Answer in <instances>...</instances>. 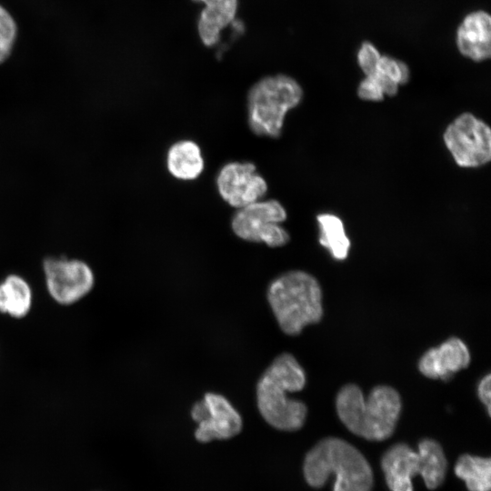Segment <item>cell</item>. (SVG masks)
Here are the masks:
<instances>
[{
  "label": "cell",
  "mask_w": 491,
  "mask_h": 491,
  "mask_svg": "<svg viewBox=\"0 0 491 491\" xmlns=\"http://www.w3.org/2000/svg\"><path fill=\"white\" fill-rule=\"evenodd\" d=\"M306 385V374L294 356H278L260 376L256 386L258 410L273 427L295 431L305 423L307 408L298 400L287 396Z\"/></svg>",
  "instance_id": "6da1fadb"
},
{
  "label": "cell",
  "mask_w": 491,
  "mask_h": 491,
  "mask_svg": "<svg viewBox=\"0 0 491 491\" xmlns=\"http://www.w3.org/2000/svg\"><path fill=\"white\" fill-rule=\"evenodd\" d=\"M335 476L333 491H371L372 468L363 454L348 442L326 437L313 446L304 461V476L313 487L326 484Z\"/></svg>",
  "instance_id": "3957f363"
},
{
  "label": "cell",
  "mask_w": 491,
  "mask_h": 491,
  "mask_svg": "<svg viewBox=\"0 0 491 491\" xmlns=\"http://www.w3.org/2000/svg\"><path fill=\"white\" fill-rule=\"evenodd\" d=\"M192 418L198 424L195 432L197 441L229 439L242 429V418L230 402L222 395L206 393L191 410Z\"/></svg>",
  "instance_id": "30bf717a"
},
{
  "label": "cell",
  "mask_w": 491,
  "mask_h": 491,
  "mask_svg": "<svg viewBox=\"0 0 491 491\" xmlns=\"http://www.w3.org/2000/svg\"><path fill=\"white\" fill-rule=\"evenodd\" d=\"M205 6L198 20V33L204 45L217 43L220 34L235 17L238 0H194Z\"/></svg>",
  "instance_id": "5bb4252c"
},
{
  "label": "cell",
  "mask_w": 491,
  "mask_h": 491,
  "mask_svg": "<svg viewBox=\"0 0 491 491\" xmlns=\"http://www.w3.org/2000/svg\"><path fill=\"white\" fill-rule=\"evenodd\" d=\"M477 396L479 400L486 406L488 415L491 414V376L486 375L478 383Z\"/></svg>",
  "instance_id": "603a6c76"
},
{
  "label": "cell",
  "mask_w": 491,
  "mask_h": 491,
  "mask_svg": "<svg viewBox=\"0 0 491 491\" xmlns=\"http://www.w3.org/2000/svg\"><path fill=\"white\" fill-rule=\"evenodd\" d=\"M286 219V209L278 201L258 200L239 208L233 217L232 229L244 240L278 247L289 241L288 233L280 225Z\"/></svg>",
  "instance_id": "52a82bcc"
},
{
  "label": "cell",
  "mask_w": 491,
  "mask_h": 491,
  "mask_svg": "<svg viewBox=\"0 0 491 491\" xmlns=\"http://www.w3.org/2000/svg\"><path fill=\"white\" fill-rule=\"evenodd\" d=\"M366 76L378 84L385 95L393 96L397 94L400 85L408 82L410 71L404 62L387 55H381L375 72Z\"/></svg>",
  "instance_id": "d6986e66"
},
{
  "label": "cell",
  "mask_w": 491,
  "mask_h": 491,
  "mask_svg": "<svg viewBox=\"0 0 491 491\" xmlns=\"http://www.w3.org/2000/svg\"><path fill=\"white\" fill-rule=\"evenodd\" d=\"M166 163L170 174L181 180L195 179L204 169L201 150L190 140L174 144L168 150Z\"/></svg>",
  "instance_id": "9a60e30c"
},
{
  "label": "cell",
  "mask_w": 491,
  "mask_h": 491,
  "mask_svg": "<svg viewBox=\"0 0 491 491\" xmlns=\"http://www.w3.org/2000/svg\"><path fill=\"white\" fill-rule=\"evenodd\" d=\"M381 57L376 47L370 42H364L357 52V63L366 76L372 75Z\"/></svg>",
  "instance_id": "44dd1931"
},
{
  "label": "cell",
  "mask_w": 491,
  "mask_h": 491,
  "mask_svg": "<svg viewBox=\"0 0 491 491\" xmlns=\"http://www.w3.org/2000/svg\"><path fill=\"white\" fill-rule=\"evenodd\" d=\"M267 300L281 330L289 336L299 335L323 316L320 285L304 271H289L274 279L267 288Z\"/></svg>",
  "instance_id": "277c9868"
},
{
  "label": "cell",
  "mask_w": 491,
  "mask_h": 491,
  "mask_svg": "<svg viewBox=\"0 0 491 491\" xmlns=\"http://www.w3.org/2000/svg\"><path fill=\"white\" fill-rule=\"evenodd\" d=\"M471 360L467 346L458 337H450L436 347L428 349L418 361L420 373L431 379L447 381L466 368Z\"/></svg>",
  "instance_id": "7c38bea8"
},
{
  "label": "cell",
  "mask_w": 491,
  "mask_h": 491,
  "mask_svg": "<svg viewBox=\"0 0 491 491\" xmlns=\"http://www.w3.org/2000/svg\"><path fill=\"white\" fill-rule=\"evenodd\" d=\"M456 475L462 479L469 491H490V458L463 455L455 466Z\"/></svg>",
  "instance_id": "e0dca14e"
},
{
  "label": "cell",
  "mask_w": 491,
  "mask_h": 491,
  "mask_svg": "<svg viewBox=\"0 0 491 491\" xmlns=\"http://www.w3.org/2000/svg\"><path fill=\"white\" fill-rule=\"evenodd\" d=\"M456 46L466 57L482 62L491 55V18L483 10L468 14L456 31Z\"/></svg>",
  "instance_id": "4fadbf2b"
},
{
  "label": "cell",
  "mask_w": 491,
  "mask_h": 491,
  "mask_svg": "<svg viewBox=\"0 0 491 491\" xmlns=\"http://www.w3.org/2000/svg\"><path fill=\"white\" fill-rule=\"evenodd\" d=\"M447 462L436 441L424 438L417 450L406 444L392 446L383 455L381 467L391 491H413L412 479L420 475L429 489H436L445 480Z\"/></svg>",
  "instance_id": "5b68a950"
},
{
  "label": "cell",
  "mask_w": 491,
  "mask_h": 491,
  "mask_svg": "<svg viewBox=\"0 0 491 491\" xmlns=\"http://www.w3.org/2000/svg\"><path fill=\"white\" fill-rule=\"evenodd\" d=\"M50 296L59 304H73L87 295L94 286L90 266L78 259L49 257L43 265Z\"/></svg>",
  "instance_id": "9c48e42d"
},
{
  "label": "cell",
  "mask_w": 491,
  "mask_h": 491,
  "mask_svg": "<svg viewBox=\"0 0 491 491\" xmlns=\"http://www.w3.org/2000/svg\"><path fill=\"white\" fill-rule=\"evenodd\" d=\"M17 34V26L11 14L0 5V64L10 55Z\"/></svg>",
  "instance_id": "ffe728a7"
},
{
  "label": "cell",
  "mask_w": 491,
  "mask_h": 491,
  "mask_svg": "<svg viewBox=\"0 0 491 491\" xmlns=\"http://www.w3.org/2000/svg\"><path fill=\"white\" fill-rule=\"evenodd\" d=\"M444 141L460 166L477 167L490 161L491 130L470 113L460 115L446 127Z\"/></svg>",
  "instance_id": "ba28073f"
},
{
  "label": "cell",
  "mask_w": 491,
  "mask_h": 491,
  "mask_svg": "<svg viewBox=\"0 0 491 491\" xmlns=\"http://www.w3.org/2000/svg\"><path fill=\"white\" fill-rule=\"evenodd\" d=\"M398 392L389 386H375L366 398L354 384L341 387L336 408L341 422L353 434L370 441H382L394 433L401 412Z\"/></svg>",
  "instance_id": "7a4b0ae2"
},
{
  "label": "cell",
  "mask_w": 491,
  "mask_h": 491,
  "mask_svg": "<svg viewBox=\"0 0 491 491\" xmlns=\"http://www.w3.org/2000/svg\"><path fill=\"white\" fill-rule=\"evenodd\" d=\"M32 305V291L19 276L10 275L0 283V312L13 317L25 316Z\"/></svg>",
  "instance_id": "2e32d148"
},
{
  "label": "cell",
  "mask_w": 491,
  "mask_h": 491,
  "mask_svg": "<svg viewBox=\"0 0 491 491\" xmlns=\"http://www.w3.org/2000/svg\"><path fill=\"white\" fill-rule=\"evenodd\" d=\"M216 185L222 198L236 208L258 201L267 191L266 180L250 162L225 165L217 175Z\"/></svg>",
  "instance_id": "8fae6325"
},
{
  "label": "cell",
  "mask_w": 491,
  "mask_h": 491,
  "mask_svg": "<svg viewBox=\"0 0 491 491\" xmlns=\"http://www.w3.org/2000/svg\"><path fill=\"white\" fill-rule=\"evenodd\" d=\"M358 96L366 101H381L385 94L378 84L371 77L366 76L357 88Z\"/></svg>",
  "instance_id": "7402d4cb"
},
{
  "label": "cell",
  "mask_w": 491,
  "mask_h": 491,
  "mask_svg": "<svg viewBox=\"0 0 491 491\" xmlns=\"http://www.w3.org/2000/svg\"><path fill=\"white\" fill-rule=\"evenodd\" d=\"M316 219L320 229L319 243L335 259H346L351 244L341 219L332 214L318 215Z\"/></svg>",
  "instance_id": "ac0fdd59"
},
{
  "label": "cell",
  "mask_w": 491,
  "mask_h": 491,
  "mask_svg": "<svg viewBox=\"0 0 491 491\" xmlns=\"http://www.w3.org/2000/svg\"><path fill=\"white\" fill-rule=\"evenodd\" d=\"M303 90L286 75L258 80L247 95L248 125L257 135L278 137L286 113L301 101Z\"/></svg>",
  "instance_id": "8992f818"
}]
</instances>
